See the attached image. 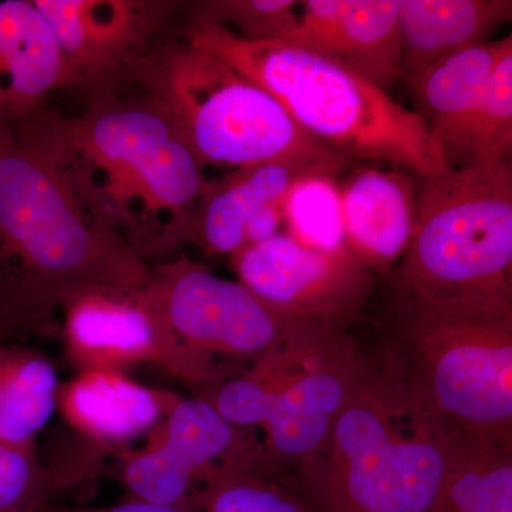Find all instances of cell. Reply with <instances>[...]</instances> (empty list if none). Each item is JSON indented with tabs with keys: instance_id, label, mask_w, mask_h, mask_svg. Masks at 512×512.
<instances>
[{
	"instance_id": "7",
	"label": "cell",
	"mask_w": 512,
	"mask_h": 512,
	"mask_svg": "<svg viewBox=\"0 0 512 512\" xmlns=\"http://www.w3.org/2000/svg\"><path fill=\"white\" fill-rule=\"evenodd\" d=\"M362 366L346 328L299 323L271 355L222 380L208 400L222 419L251 431L269 466L301 474L325 448Z\"/></svg>"
},
{
	"instance_id": "29",
	"label": "cell",
	"mask_w": 512,
	"mask_h": 512,
	"mask_svg": "<svg viewBox=\"0 0 512 512\" xmlns=\"http://www.w3.org/2000/svg\"><path fill=\"white\" fill-rule=\"evenodd\" d=\"M39 512H191L175 507L143 503V501L126 500L107 507H67V505L45 504Z\"/></svg>"
},
{
	"instance_id": "17",
	"label": "cell",
	"mask_w": 512,
	"mask_h": 512,
	"mask_svg": "<svg viewBox=\"0 0 512 512\" xmlns=\"http://www.w3.org/2000/svg\"><path fill=\"white\" fill-rule=\"evenodd\" d=\"M348 167L323 161L289 158L237 168L207 180L192 215L187 245L210 256H234L245 247V228L256 212L284 201L293 185L305 178H338Z\"/></svg>"
},
{
	"instance_id": "6",
	"label": "cell",
	"mask_w": 512,
	"mask_h": 512,
	"mask_svg": "<svg viewBox=\"0 0 512 512\" xmlns=\"http://www.w3.org/2000/svg\"><path fill=\"white\" fill-rule=\"evenodd\" d=\"M130 84L163 111L204 168L289 158L352 164L303 131L271 94L175 30L148 47Z\"/></svg>"
},
{
	"instance_id": "16",
	"label": "cell",
	"mask_w": 512,
	"mask_h": 512,
	"mask_svg": "<svg viewBox=\"0 0 512 512\" xmlns=\"http://www.w3.org/2000/svg\"><path fill=\"white\" fill-rule=\"evenodd\" d=\"M64 89L69 70L35 0H0V144L45 116Z\"/></svg>"
},
{
	"instance_id": "18",
	"label": "cell",
	"mask_w": 512,
	"mask_h": 512,
	"mask_svg": "<svg viewBox=\"0 0 512 512\" xmlns=\"http://www.w3.org/2000/svg\"><path fill=\"white\" fill-rule=\"evenodd\" d=\"M419 178L402 170L356 168L338 184L349 251L373 275L392 272L412 241Z\"/></svg>"
},
{
	"instance_id": "21",
	"label": "cell",
	"mask_w": 512,
	"mask_h": 512,
	"mask_svg": "<svg viewBox=\"0 0 512 512\" xmlns=\"http://www.w3.org/2000/svg\"><path fill=\"white\" fill-rule=\"evenodd\" d=\"M60 380L46 356L0 340V441L33 447L56 413Z\"/></svg>"
},
{
	"instance_id": "12",
	"label": "cell",
	"mask_w": 512,
	"mask_h": 512,
	"mask_svg": "<svg viewBox=\"0 0 512 512\" xmlns=\"http://www.w3.org/2000/svg\"><path fill=\"white\" fill-rule=\"evenodd\" d=\"M59 313L64 350L79 372L127 375L134 367L153 366L195 384L190 363L175 345L147 285L89 286L70 295Z\"/></svg>"
},
{
	"instance_id": "28",
	"label": "cell",
	"mask_w": 512,
	"mask_h": 512,
	"mask_svg": "<svg viewBox=\"0 0 512 512\" xmlns=\"http://www.w3.org/2000/svg\"><path fill=\"white\" fill-rule=\"evenodd\" d=\"M284 224L282 201L272 202L261 211L256 212L245 228V247L261 244L278 235L281 225ZM244 247V248H245Z\"/></svg>"
},
{
	"instance_id": "8",
	"label": "cell",
	"mask_w": 512,
	"mask_h": 512,
	"mask_svg": "<svg viewBox=\"0 0 512 512\" xmlns=\"http://www.w3.org/2000/svg\"><path fill=\"white\" fill-rule=\"evenodd\" d=\"M387 357L417 403L461 440L512 444V320L393 302Z\"/></svg>"
},
{
	"instance_id": "15",
	"label": "cell",
	"mask_w": 512,
	"mask_h": 512,
	"mask_svg": "<svg viewBox=\"0 0 512 512\" xmlns=\"http://www.w3.org/2000/svg\"><path fill=\"white\" fill-rule=\"evenodd\" d=\"M281 40L332 60L389 93L400 79L399 0H308Z\"/></svg>"
},
{
	"instance_id": "25",
	"label": "cell",
	"mask_w": 512,
	"mask_h": 512,
	"mask_svg": "<svg viewBox=\"0 0 512 512\" xmlns=\"http://www.w3.org/2000/svg\"><path fill=\"white\" fill-rule=\"evenodd\" d=\"M289 234L306 247L325 252L349 249L336 178L316 175L298 181L282 201Z\"/></svg>"
},
{
	"instance_id": "19",
	"label": "cell",
	"mask_w": 512,
	"mask_h": 512,
	"mask_svg": "<svg viewBox=\"0 0 512 512\" xmlns=\"http://www.w3.org/2000/svg\"><path fill=\"white\" fill-rule=\"evenodd\" d=\"M512 36L490 40L444 57L430 66L412 89L434 143L448 168H461L471 117L484 84Z\"/></svg>"
},
{
	"instance_id": "22",
	"label": "cell",
	"mask_w": 512,
	"mask_h": 512,
	"mask_svg": "<svg viewBox=\"0 0 512 512\" xmlns=\"http://www.w3.org/2000/svg\"><path fill=\"white\" fill-rule=\"evenodd\" d=\"M427 512H512V444L464 441Z\"/></svg>"
},
{
	"instance_id": "11",
	"label": "cell",
	"mask_w": 512,
	"mask_h": 512,
	"mask_svg": "<svg viewBox=\"0 0 512 512\" xmlns=\"http://www.w3.org/2000/svg\"><path fill=\"white\" fill-rule=\"evenodd\" d=\"M69 70L70 89L86 100L119 92L148 47L174 32L183 2L35 0Z\"/></svg>"
},
{
	"instance_id": "4",
	"label": "cell",
	"mask_w": 512,
	"mask_h": 512,
	"mask_svg": "<svg viewBox=\"0 0 512 512\" xmlns=\"http://www.w3.org/2000/svg\"><path fill=\"white\" fill-rule=\"evenodd\" d=\"M178 36L261 87L309 136L356 160L392 164L416 178L450 170L423 117L365 77L308 50L178 23Z\"/></svg>"
},
{
	"instance_id": "9",
	"label": "cell",
	"mask_w": 512,
	"mask_h": 512,
	"mask_svg": "<svg viewBox=\"0 0 512 512\" xmlns=\"http://www.w3.org/2000/svg\"><path fill=\"white\" fill-rule=\"evenodd\" d=\"M147 289L195 384L221 382L222 372L234 367L245 372L303 323L284 318L244 285L187 256L151 266Z\"/></svg>"
},
{
	"instance_id": "5",
	"label": "cell",
	"mask_w": 512,
	"mask_h": 512,
	"mask_svg": "<svg viewBox=\"0 0 512 512\" xmlns=\"http://www.w3.org/2000/svg\"><path fill=\"white\" fill-rule=\"evenodd\" d=\"M511 163L419 178L417 217L393 269L394 302L457 318L512 320Z\"/></svg>"
},
{
	"instance_id": "2",
	"label": "cell",
	"mask_w": 512,
	"mask_h": 512,
	"mask_svg": "<svg viewBox=\"0 0 512 512\" xmlns=\"http://www.w3.org/2000/svg\"><path fill=\"white\" fill-rule=\"evenodd\" d=\"M87 204L153 266L187 245L205 168L170 119L134 86L87 100L79 116L37 120Z\"/></svg>"
},
{
	"instance_id": "13",
	"label": "cell",
	"mask_w": 512,
	"mask_h": 512,
	"mask_svg": "<svg viewBox=\"0 0 512 512\" xmlns=\"http://www.w3.org/2000/svg\"><path fill=\"white\" fill-rule=\"evenodd\" d=\"M232 261L239 284L272 311L298 322L346 328L372 292V272L349 249L319 251L284 232L242 248Z\"/></svg>"
},
{
	"instance_id": "27",
	"label": "cell",
	"mask_w": 512,
	"mask_h": 512,
	"mask_svg": "<svg viewBox=\"0 0 512 512\" xmlns=\"http://www.w3.org/2000/svg\"><path fill=\"white\" fill-rule=\"evenodd\" d=\"M55 494L37 447L0 441V512H39Z\"/></svg>"
},
{
	"instance_id": "23",
	"label": "cell",
	"mask_w": 512,
	"mask_h": 512,
	"mask_svg": "<svg viewBox=\"0 0 512 512\" xmlns=\"http://www.w3.org/2000/svg\"><path fill=\"white\" fill-rule=\"evenodd\" d=\"M195 512H319L299 485L272 471H228L212 477L194 495Z\"/></svg>"
},
{
	"instance_id": "14",
	"label": "cell",
	"mask_w": 512,
	"mask_h": 512,
	"mask_svg": "<svg viewBox=\"0 0 512 512\" xmlns=\"http://www.w3.org/2000/svg\"><path fill=\"white\" fill-rule=\"evenodd\" d=\"M177 400L123 373L79 372L60 383L56 412L74 441L46 464L55 493L93 478L104 457L151 436Z\"/></svg>"
},
{
	"instance_id": "20",
	"label": "cell",
	"mask_w": 512,
	"mask_h": 512,
	"mask_svg": "<svg viewBox=\"0 0 512 512\" xmlns=\"http://www.w3.org/2000/svg\"><path fill=\"white\" fill-rule=\"evenodd\" d=\"M511 18V0H399L400 79L412 87L444 57L490 42Z\"/></svg>"
},
{
	"instance_id": "24",
	"label": "cell",
	"mask_w": 512,
	"mask_h": 512,
	"mask_svg": "<svg viewBox=\"0 0 512 512\" xmlns=\"http://www.w3.org/2000/svg\"><path fill=\"white\" fill-rule=\"evenodd\" d=\"M511 150L512 43L498 57L477 101L468 126L463 167L510 163Z\"/></svg>"
},
{
	"instance_id": "3",
	"label": "cell",
	"mask_w": 512,
	"mask_h": 512,
	"mask_svg": "<svg viewBox=\"0 0 512 512\" xmlns=\"http://www.w3.org/2000/svg\"><path fill=\"white\" fill-rule=\"evenodd\" d=\"M464 441L417 403L389 357L377 366L362 360L299 487L319 512H427Z\"/></svg>"
},
{
	"instance_id": "26",
	"label": "cell",
	"mask_w": 512,
	"mask_h": 512,
	"mask_svg": "<svg viewBox=\"0 0 512 512\" xmlns=\"http://www.w3.org/2000/svg\"><path fill=\"white\" fill-rule=\"evenodd\" d=\"M295 0H198L183 2L180 23L227 29L242 39L281 42L298 22Z\"/></svg>"
},
{
	"instance_id": "1",
	"label": "cell",
	"mask_w": 512,
	"mask_h": 512,
	"mask_svg": "<svg viewBox=\"0 0 512 512\" xmlns=\"http://www.w3.org/2000/svg\"><path fill=\"white\" fill-rule=\"evenodd\" d=\"M150 274L74 188L37 121L0 144V339L45 332L80 289L143 288Z\"/></svg>"
},
{
	"instance_id": "30",
	"label": "cell",
	"mask_w": 512,
	"mask_h": 512,
	"mask_svg": "<svg viewBox=\"0 0 512 512\" xmlns=\"http://www.w3.org/2000/svg\"><path fill=\"white\" fill-rule=\"evenodd\" d=\"M0 340H2V339H0Z\"/></svg>"
},
{
	"instance_id": "10",
	"label": "cell",
	"mask_w": 512,
	"mask_h": 512,
	"mask_svg": "<svg viewBox=\"0 0 512 512\" xmlns=\"http://www.w3.org/2000/svg\"><path fill=\"white\" fill-rule=\"evenodd\" d=\"M128 500L194 511L202 485L228 471H272L251 431L222 419L204 397H178L146 448L124 454Z\"/></svg>"
}]
</instances>
